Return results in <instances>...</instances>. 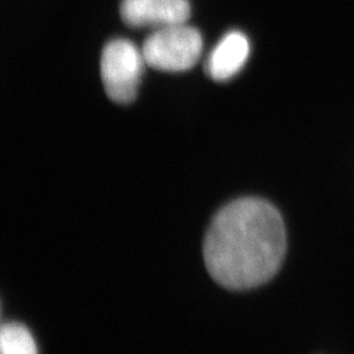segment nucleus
Masks as SVG:
<instances>
[{"label":"nucleus","instance_id":"nucleus-3","mask_svg":"<svg viewBox=\"0 0 354 354\" xmlns=\"http://www.w3.org/2000/svg\"><path fill=\"white\" fill-rule=\"evenodd\" d=\"M145 64L142 49L129 39L115 38L105 45L100 71L104 88L112 102L129 104L136 99Z\"/></svg>","mask_w":354,"mask_h":354},{"label":"nucleus","instance_id":"nucleus-5","mask_svg":"<svg viewBox=\"0 0 354 354\" xmlns=\"http://www.w3.org/2000/svg\"><path fill=\"white\" fill-rule=\"evenodd\" d=\"M250 55V42L239 30L228 32L209 54L205 71L215 82H225L236 75Z\"/></svg>","mask_w":354,"mask_h":354},{"label":"nucleus","instance_id":"nucleus-6","mask_svg":"<svg viewBox=\"0 0 354 354\" xmlns=\"http://www.w3.org/2000/svg\"><path fill=\"white\" fill-rule=\"evenodd\" d=\"M0 353L38 354V349L28 328L19 323H10L1 327Z\"/></svg>","mask_w":354,"mask_h":354},{"label":"nucleus","instance_id":"nucleus-2","mask_svg":"<svg viewBox=\"0 0 354 354\" xmlns=\"http://www.w3.org/2000/svg\"><path fill=\"white\" fill-rule=\"evenodd\" d=\"M203 46L201 33L185 23L153 30L145 39L142 53L146 64L152 68L180 73L198 62Z\"/></svg>","mask_w":354,"mask_h":354},{"label":"nucleus","instance_id":"nucleus-4","mask_svg":"<svg viewBox=\"0 0 354 354\" xmlns=\"http://www.w3.org/2000/svg\"><path fill=\"white\" fill-rule=\"evenodd\" d=\"M120 13L131 28L153 30L185 24L190 16L188 0H122Z\"/></svg>","mask_w":354,"mask_h":354},{"label":"nucleus","instance_id":"nucleus-1","mask_svg":"<svg viewBox=\"0 0 354 354\" xmlns=\"http://www.w3.org/2000/svg\"><path fill=\"white\" fill-rule=\"evenodd\" d=\"M286 252L279 210L266 200L245 197L215 214L203 243L210 276L231 290L257 288L274 277Z\"/></svg>","mask_w":354,"mask_h":354}]
</instances>
